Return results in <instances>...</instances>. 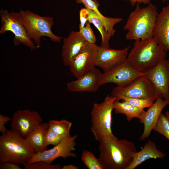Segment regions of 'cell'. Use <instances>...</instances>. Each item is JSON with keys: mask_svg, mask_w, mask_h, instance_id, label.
<instances>
[{"mask_svg": "<svg viewBox=\"0 0 169 169\" xmlns=\"http://www.w3.org/2000/svg\"><path fill=\"white\" fill-rule=\"evenodd\" d=\"M99 142L98 158L104 169H127L137 152L134 143L119 140L114 135L106 136Z\"/></svg>", "mask_w": 169, "mask_h": 169, "instance_id": "cell-1", "label": "cell"}, {"mask_svg": "<svg viewBox=\"0 0 169 169\" xmlns=\"http://www.w3.org/2000/svg\"><path fill=\"white\" fill-rule=\"evenodd\" d=\"M140 4L136 5L131 12L124 27L127 30L125 38L135 41L153 38L156 21L158 14L156 7L150 3L141 8Z\"/></svg>", "mask_w": 169, "mask_h": 169, "instance_id": "cell-2", "label": "cell"}, {"mask_svg": "<svg viewBox=\"0 0 169 169\" xmlns=\"http://www.w3.org/2000/svg\"><path fill=\"white\" fill-rule=\"evenodd\" d=\"M166 52L153 38L136 41L127 60L134 68L144 73L166 58Z\"/></svg>", "mask_w": 169, "mask_h": 169, "instance_id": "cell-3", "label": "cell"}, {"mask_svg": "<svg viewBox=\"0 0 169 169\" xmlns=\"http://www.w3.org/2000/svg\"><path fill=\"white\" fill-rule=\"evenodd\" d=\"M35 152L25 137L11 129L0 136V163L26 166Z\"/></svg>", "mask_w": 169, "mask_h": 169, "instance_id": "cell-4", "label": "cell"}, {"mask_svg": "<svg viewBox=\"0 0 169 169\" xmlns=\"http://www.w3.org/2000/svg\"><path fill=\"white\" fill-rule=\"evenodd\" d=\"M19 12L29 36L38 48L42 37H47L54 42H61L63 38L55 35L52 31L53 18L41 16L28 10L20 9Z\"/></svg>", "mask_w": 169, "mask_h": 169, "instance_id": "cell-5", "label": "cell"}, {"mask_svg": "<svg viewBox=\"0 0 169 169\" xmlns=\"http://www.w3.org/2000/svg\"><path fill=\"white\" fill-rule=\"evenodd\" d=\"M116 96L108 95L104 101L95 103L91 112L90 131L95 139L99 141L103 137L114 135L111 130L112 112Z\"/></svg>", "mask_w": 169, "mask_h": 169, "instance_id": "cell-6", "label": "cell"}, {"mask_svg": "<svg viewBox=\"0 0 169 169\" xmlns=\"http://www.w3.org/2000/svg\"><path fill=\"white\" fill-rule=\"evenodd\" d=\"M1 26L0 33L4 34L10 31L14 35L13 41L14 45L22 44L31 50L38 48L34 41L29 36L19 12L1 9L0 10Z\"/></svg>", "mask_w": 169, "mask_h": 169, "instance_id": "cell-7", "label": "cell"}, {"mask_svg": "<svg viewBox=\"0 0 169 169\" xmlns=\"http://www.w3.org/2000/svg\"><path fill=\"white\" fill-rule=\"evenodd\" d=\"M144 74L125 86L114 87L111 95L117 97L122 96L149 99L155 101L157 98L152 85Z\"/></svg>", "mask_w": 169, "mask_h": 169, "instance_id": "cell-8", "label": "cell"}, {"mask_svg": "<svg viewBox=\"0 0 169 169\" xmlns=\"http://www.w3.org/2000/svg\"><path fill=\"white\" fill-rule=\"evenodd\" d=\"M77 135L65 137L59 144L53 148L42 152L35 153L29 161L28 163L42 161L51 164L59 157L66 159L69 157H76L77 155L73 151L75 150V140Z\"/></svg>", "mask_w": 169, "mask_h": 169, "instance_id": "cell-9", "label": "cell"}, {"mask_svg": "<svg viewBox=\"0 0 169 169\" xmlns=\"http://www.w3.org/2000/svg\"><path fill=\"white\" fill-rule=\"evenodd\" d=\"M144 74L152 84L157 99H169V60L162 59Z\"/></svg>", "mask_w": 169, "mask_h": 169, "instance_id": "cell-10", "label": "cell"}, {"mask_svg": "<svg viewBox=\"0 0 169 169\" xmlns=\"http://www.w3.org/2000/svg\"><path fill=\"white\" fill-rule=\"evenodd\" d=\"M144 73L134 68L126 60L110 70L102 73L99 84L100 86L112 83L117 86L123 87Z\"/></svg>", "mask_w": 169, "mask_h": 169, "instance_id": "cell-11", "label": "cell"}, {"mask_svg": "<svg viewBox=\"0 0 169 169\" xmlns=\"http://www.w3.org/2000/svg\"><path fill=\"white\" fill-rule=\"evenodd\" d=\"M98 46L86 42L79 52L73 59L69 66L73 75L76 79L93 69Z\"/></svg>", "mask_w": 169, "mask_h": 169, "instance_id": "cell-12", "label": "cell"}, {"mask_svg": "<svg viewBox=\"0 0 169 169\" xmlns=\"http://www.w3.org/2000/svg\"><path fill=\"white\" fill-rule=\"evenodd\" d=\"M11 121V129L25 137L42 122L43 120L37 112L24 109L15 112Z\"/></svg>", "mask_w": 169, "mask_h": 169, "instance_id": "cell-13", "label": "cell"}, {"mask_svg": "<svg viewBox=\"0 0 169 169\" xmlns=\"http://www.w3.org/2000/svg\"><path fill=\"white\" fill-rule=\"evenodd\" d=\"M130 47L128 46L123 49H115L98 46L95 66L105 72L122 64L127 60Z\"/></svg>", "mask_w": 169, "mask_h": 169, "instance_id": "cell-14", "label": "cell"}, {"mask_svg": "<svg viewBox=\"0 0 169 169\" xmlns=\"http://www.w3.org/2000/svg\"><path fill=\"white\" fill-rule=\"evenodd\" d=\"M169 104V99H157L153 105L144 110L140 115L138 119L144 125V130L139 140L144 141L148 138L158 121L164 108Z\"/></svg>", "mask_w": 169, "mask_h": 169, "instance_id": "cell-15", "label": "cell"}, {"mask_svg": "<svg viewBox=\"0 0 169 169\" xmlns=\"http://www.w3.org/2000/svg\"><path fill=\"white\" fill-rule=\"evenodd\" d=\"M102 73L95 68L74 81L67 83L68 90L72 92L96 91L100 86L99 82Z\"/></svg>", "mask_w": 169, "mask_h": 169, "instance_id": "cell-16", "label": "cell"}, {"mask_svg": "<svg viewBox=\"0 0 169 169\" xmlns=\"http://www.w3.org/2000/svg\"><path fill=\"white\" fill-rule=\"evenodd\" d=\"M86 42L79 31H72L67 37L63 39L61 57L64 65L69 66Z\"/></svg>", "mask_w": 169, "mask_h": 169, "instance_id": "cell-17", "label": "cell"}, {"mask_svg": "<svg viewBox=\"0 0 169 169\" xmlns=\"http://www.w3.org/2000/svg\"><path fill=\"white\" fill-rule=\"evenodd\" d=\"M153 38L169 51V4L163 7L157 16Z\"/></svg>", "mask_w": 169, "mask_h": 169, "instance_id": "cell-18", "label": "cell"}, {"mask_svg": "<svg viewBox=\"0 0 169 169\" xmlns=\"http://www.w3.org/2000/svg\"><path fill=\"white\" fill-rule=\"evenodd\" d=\"M165 153L159 150L154 142L149 140L139 151L133 156V160L127 169H134L145 161L150 159L163 158Z\"/></svg>", "mask_w": 169, "mask_h": 169, "instance_id": "cell-19", "label": "cell"}, {"mask_svg": "<svg viewBox=\"0 0 169 169\" xmlns=\"http://www.w3.org/2000/svg\"><path fill=\"white\" fill-rule=\"evenodd\" d=\"M49 128L48 123L42 122L25 137L35 153L47 150V146L44 144V137Z\"/></svg>", "mask_w": 169, "mask_h": 169, "instance_id": "cell-20", "label": "cell"}, {"mask_svg": "<svg viewBox=\"0 0 169 169\" xmlns=\"http://www.w3.org/2000/svg\"><path fill=\"white\" fill-rule=\"evenodd\" d=\"M114 110L116 114L125 115L127 121H130L134 118H138L140 114L144 110L138 108L129 103L125 101H120L116 100L114 103Z\"/></svg>", "mask_w": 169, "mask_h": 169, "instance_id": "cell-21", "label": "cell"}, {"mask_svg": "<svg viewBox=\"0 0 169 169\" xmlns=\"http://www.w3.org/2000/svg\"><path fill=\"white\" fill-rule=\"evenodd\" d=\"M89 13L88 20L90 23L93 24L100 32L102 40L100 47L103 48H110L109 37L103 23L97 16L92 11L87 8Z\"/></svg>", "mask_w": 169, "mask_h": 169, "instance_id": "cell-22", "label": "cell"}, {"mask_svg": "<svg viewBox=\"0 0 169 169\" xmlns=\"http://www.w3.org/2000/svg\"><path fill=\"white\" fill-rule=\"evenodd\" d=\"M48 123L49 127L56 133L65 136H71L70 131L72 125L71 122L64 119L51 120Z\"/></svg>", "mask_w": 169, "mask_h": 169, "instance_id": "cell-23", "label": "cell"}, {"mask_svg": "<svg viewBox=\"0 0 169 169\" xmlns=\"http://www.w3.org/2000/svg\"><path fill=\"white\" fill-rule=\"evenodd\" d=\"M81 158L86 167L89 169H104L99 158H96L93 153L88 150H84Z\"/></svg>", "mask_w": 169, "mask_h": 169, "instance_id": "cell-24", "label": "cell"}, {"mask_svg": "<svg viewBox=\"0 0 169 169\" xmlns=\"http://www.w3.org/2000/svg\"><path fill=\"white\" fill-rule=\"evenodd\" d=\"M117 100L127 101L134 106L144 109L151 106L155 101L149 99L133 98L120 96L117 97Z\"/></svg>", "mask_w": 169, "mask_h": 169, "instance_id": "cell-25", "label": "cell"}, {"mask_svg": "<svg viewBox=\"0 0 169 169\" xmlns=\"http://www.w3.org/2000/svg\"><path fill=\"white\" fill-rule=\"evenodd\" d=\"M153 130L161 134L169 140V120L165 115L162 113Z\"/></svg>", "mask_w": 169, "mask_h": 169, "instance_id": "cell-26", "label": "cell"}, {"mask_svg": "<svg viewBox=\"0 0 169 169\" xmlns=\"http://www.w3.org/2000/svg\"><path fill=\"white\" fill-rule=\"evenodd\" d=\"M67 136L56 133L49 127L45 136V145L47 147L50 145L54 146L60 143Z\"/></svg>", "mask_w": 169, "mask_h": 169, "instance_id": "cell-27", "label": "cell"}, {"mask_svg": "<svg viewBox=\"0 0 169 169\" xmlns=\"http://www.w3.org/2000/svg\"><path fill=\"white\" fill-rule=\"evenodd\" d=\"M79 33L87 42L91 44H95L96 37L89 22H86L84 27L79 26Z\"/></svg>", "mask_w": 169, "mask_h": 169, "instance_id": "cell-28", "label": "cell"}, {"mask_svg": "<svg viewBox=\"0 0 169 169\" xmlns=\"http://www.w3.org/2000/svg\"><path fill=\"white\" fill-rule=\"evenodd\" d=\"M61 168L59 164L52 165L42 161L28 163L24 166V168L26 169H60Z\"/></svg>", "mask_w": 169, "mask_h": 169, "instance_id": "cell-29", "label": "cell"}, {"mask_svg": "<svg viewBox=\"0 0 169 169\" xmlns=\"http://www.w3.org/2000/svg\"><path fill=\"white\" fill-rule=\"evenodd\" d=\"M89 17V13L87 8H82L79 11V18L80 23L79 26L83 28L88 21Z\"/></svg>", "mask_w": 169, "mask_h": 169, "instance_id": "cell-30", "label": "cell"}, {"mask_svg": "<svg viewBox=\"0 0 169 169\" xmlns=\"http://www.w3.org/2000/svg\"><path fill=\"white\" fill-rule=\"evenodd\" d=\"M12 118L0 115V131L3 133L6 132L8 130L6 128L5 125L9 121H11Z\"/></svg>", "mask_w": 169, "mask_h": 169, "instance_id": "cell-31", "label": "cell"}, {"mask_svg": "<svg viewBox=\"0 0 169 169\" xmlns=\"http://www.w3.org/2000/svg\"><path fill=\"white\" fill-rule=\"evenodd\" d=\"M18 164L10 162H5L0 163V169H22Z\"/></svg>", "mask_w": 169, "mask_h": 169, "instance_id": "cell-32", "label": "cell"}, {"mask_svg": "<svg viewBox=\"0 0 169 169\" xmlns=\"http://www.w3.org/2000/svg\"><path fill=\"white\" fill-rule=\"evenodd\" d=\"M129 2L131 5L134 7L137 4H143L145 5L148 4L151 2V0H124Z\"/></svg>", "mask_w": 169, "mask_h": 169, "instance_id": "cell-33", "label": "cell"}, {"mask_svg": "<svg viewBox=\"0 0 169 169\" xmlns=\"http://www.w3.org/2000/svg\"><path fill=\"white\" fill-rule=\"evenodd\" d=\"M61 169H78V167L73 164L66 165L63 166L61 168Z\"/></svg>", "mask_w": 169, "mask_h": 169, "instance_id": "cell-34", "label": "cell"}, {"mask_svg": "<svg viewBox=\"0 0 169 169\" xmlns=\"http://www.w3.org/2000/svg\"><path fill=\"white\" fill-rule=\"evenodd\" d=\"M165 115L166 116L169 120V111H167L165 114Z\"/></svg>", "mask_w": 169, "mask_h": 169, "instance_id": "cell-35", "label": "cell"}]
</instances>
